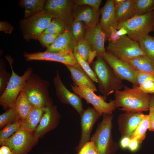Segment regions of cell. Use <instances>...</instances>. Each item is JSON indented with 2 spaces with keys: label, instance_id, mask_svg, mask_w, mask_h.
I'll use <instances>...</instances> for the list:
<instances>
[{
  "label": "cell",
  "instance_id": "cell-1",
  "mask_svg": "<svg viewBox=\"0 0 154 154\" xmlns=\"http://www.w3.org/2000/svg\"><path fill=\"white\" fill-rule=\"evenodd\" d=\"M123 90L114 93V100L116 108L133 112L149 110L151 95L143 92L137 85H133L130 88L123 84Z\"/></svg>",
  "mask_w": 154,
  "mask_h": 154
},
{
  "label": "cell",
  "instance_id": "cell-2",
  "mask_svg": "<svg viewBox=\"0 0 154 154\" xmlns=\"http://www.w3.org/2000/svg\"><path fill=\"white\" fill-rule=\"evenodd\" d=\"M91 67L97 80L99 91L105 99L123 88L122 80L102 57L97 56L95 61L92 63Z\"/></svg>",
  "mask_w": 154,
  "mask_h": 154
},
{
  "label": "cell",
  "instance_id": "cell-3",
  "mask_svg": "<svg viewBox=\"0 0 154 154\" xmlns=\"http://www.w3.org/2000/svg\"><path fill=\"white\" fill-rule=\"evenodd\" d=\"M49 86L48 82L35 73H32L27 78L23 89L33 107H46L53 105L49 94Z\"/></svg>",
  "mask_w": 154,
  "mask_h": 154
},
{
  "label": "cell",
  "instance_id": "cell-4",
  "mask_svg": "<svg viewBox=\"0 0 154 154\" xmlns=\"http://www.w3.org/2000/svg\"><path fill=\"white\" fill-rule=\"evenodd\" d=\"M103 115V119L91 137L90 141L94 143L97 154H114L117 146L112 138L113 116L111 114Z\"/></svg>",
  "mask_w": 154,
  "mask_h": 154
},
{
  "label": "cell",
  "instance_id": "cell-5",
  "mask_svg": "<svg viewBox=\"0 0 154 154\" xmlns=\"http://www.w3.org/2000/svg\"><path fill=\"white\" fill-rule=\"evenodd\" d=\"M122 27L127 32V36L138 42L149 35L154 29V11L142 15H135L126 21L118 25L117 30Z\"/></svg>",
  "mask_w": 154,
  "mask_h": 154
},
{
  "label": "cell",
  "instance_id": "cell-6",
  "mask_svg": "<svg viewBox=\"0 0 154 154\" xmlns=\"http://www.w3.org/2000/svg\"><path fill=\"white\" fill-rule=\"evenodd\" d=\"M7 58L11 66V76L5 91L0 97V105L6 110L15 105L18 95L23 89L27 79L33 71L32 68L29 67L22 76H19L13 70L11 59L8 56Z\"/></svg>",
  "mask_w": 154,
  "mask_h": 154
},
{
  "label": "cell",
  "instance_id": "cell-7",
  "mask_svg": "<svg viewBox=\"0 0 154 154\" xmlns=\"http://www.w3.org/2000/svg\"><path fill=\"white\" fill-rule=\"evenodd\" d=\"M38 141L33 132L20 127L0 144L9 147L13 154H28L37 144Z\"/></svg>",
  "mask_w": 154,
  "mask_h": 154
},
{
  "label": "cell",
  "instance_id": "cell-8",
  "mask_svg": "<svg viewBox=\"0 0 154 154\" xmlns=\"http://www.w3.org/2000/svg\"><path fill=\"white\" fill-rule=\"evenodd\" d=\"M53 17L44 10L38 12L22 21L24 38L27 40H38L47 28Z\"/></svg>",
  "mask_w": 154,
  "mask_h": 154
},
{
  "label": "cell",
  "instance_id": "cell-9",
  "mask_svg": "<svg viewBox=\"0 0 154 154\" xmlns=\"http://www.w3.org/2000/svg\"><path fill=\"white\" fill-rule=\"evenodd\" d=\"M106 51L121 60L124 57L131 58L145 55L138 42L127 36H122L116 43L108 42Z\"/></svg>",
  "mask_w": 154,
  "mask_h": 154
},
{
  "label": "cell",
  "instance_id": "cell-10",
  "mask_svg": "<svg viewBox=\"0 0 154 154\" xmlns=\"http://www.w3.org/2000/svg\"><path fill=\"white\" fill-rule=\"evenodd\" d=\"M71 90L74 93L84 98L88 104L92 105L93 108L101 115L111 114L116 108L114 100L106 102V99L103 96H98L92 90L87 88L71 85Z\"/></svg>",
  "mask_w": 154,
  "mask_h": 154
},
{
  "label": "cell",
  "instance_id": "cell-11",
  "mask_svg": "<svg viewBox=\"0 0 154 154\" xmlns=\"http://www.w3.org/2000/svg\"><path fill=\"white\" fill-rule=\"evenodd\" d=\"M74 1L48 0L46 1L44 10L50 14L53 18L64 22L68 28H71L73 21L72 9Z\"/></svg>",
  "mask_w": 154,
  "mask_h": 154
},
{
  "label": "cell",
  "instance_id": "cell-12",
  "mask_svg": "<svg viewBox=\"0 0 154 154\" xmlns=\"http://www.w3.org/2000/svg\"><path fill=\"white\" fill-rule=\"evenodd\" d=\"M101 57L110 66L116 76L121 80L128 81L133 85L139 86L136 79V70L128 62L117 58L107 51Z\"/></svg>",
  "mask_w": 154,
  "mask_h": 154
},
{
  "label": "cell",
  "instance_id": "cell-13",
  "mask_svg": "<svg viewBox=\"0 0 154 154\" xmlns=\"http://www.w3.org/2000/svg\"><path fill=\"white\" fill-rule=\"evenodd\" d=\"M53 82L56 95L61 102L71 106L80 116L84 110L82 98L67 89L62 82L58 70L54 77Z\"/></svg>",
  "mask_w": 154,
  "mask_h": 154
},
{
  "label": "cell",
  "instance_id": "cell-14",
  "mask_svg": "<svg viewBox=\"0 0 154 154\" xmlns=\"http://www.w3.org/2000/svg\"><path fill=\"white\" fill-rule=\"evenodd\" d=\"M60 117L56 106L46 107L40 121L33 132L35 137L38 139L55 128L59 123Z\"/></svg>",
  "mask_w": 154,
  "mask_h": 154
},
{
  "label": "cell",
  "instance_id": "cell-15",
  "mask_svg": "<svg viewBox=\"0 0 154 154\" xmlns=\"http://www.w3.org/2000/svg\"><path fill=\"white\" fill-rule=\"evenodd\" d=\"M101 116L93 108L88 107L80 116L81 136L78 145L75 149L79 152L83 146L90 141V135L93 127Z\"/></svg>",
  "mask_w": 154,
  "mask_h": 154
},
{
  "label": "cell",
  "instance_id": "cell-16",
  "mask_svg": "<svg viewBox=\"0 0 154 154\" xmlns=\"http://www.w3.org/2000/svg\"><path fill=\"white\" fill-rule=\"evenodd\" d=\"M27 61L34 60H44L56 62L65 65L73 66L78 62L73 55V52H51L46 51L31 53L25 52L24 55Z\"/></svg>",
  "mask_w": 154,
  "mask_h": 154
},
{
  "label": "cell",
  "instance_id": "cell-17",
  "mask_svg": "<svg viewBox=\"0 0 154 154\" xmlns=\"http://www.w3.org/2000/svg\"><path fill=\"white\" fill-rule=\"evenodd\" d=\"M105 38L99 23L95 26L86 27L84 39L91 50L96 52L97 56H102L107 51L104 46Z\"/></svg>",
  "mask_w": 154,
  "mask_h": 154
},
{
  "label": "cell",
  "instance_id": "cell-18",
  "mask_svg": "<svg viewBox=\"0 0 154 154\" xmlns=\"http://www.w3.org/2000/svg\"><path fill=\"white\" fill-rule=\"evenodd\" d=\"M101 17L100 27L105 35V41L108 40L111 33L110 28L117 30L118 23L115 15V8L114 0H108L104 6L100 9Z\"/></svg>",
  "mask_w": 154,
  "mask_h": 154
},
{
  "label": "cell",
  "instance_id": "cell-19",
  "mask_svg": "<svg viewBox=\"0 0 154 154\" xmlns=\"http://www.w3.org/2000/svg\"><path fill=\"white\" fill-rule=\"evenodd\" d=\"M146 115L142 112H126L119 116V129L123 137H130Z\"/></svg>",
  "mask_w": 154,
  "mask_h": 154
},
{
  "label": "cell",
  "instance_id": "cell-20",
  "mask_svg": "<svg viewBox=\"0 0 154 154\" xmlns=\"http://www.w3.org/2000/svg\"><path fill=\"white\" fill-rule=\"evenodd\" d=\"M77 42L73 37L71 28L60 34L46 51L54 53L73 52Z\"/></svg>",
  "mask_w": 154,
  "mask_h": 154
},
{
  "label": "cell",
  "instance_id": "cell-21",
  "mask_svg": "<svg viewBox=\"0 0 154 154\" xmlns=\"http://www.w3.org/2000/svg\"><path fill=\"white\" fill-rule=\"evenodd\" d=\"M71 74L72 79L75 85L78 86L87 88L94 92L97 91L93 81L78 63L75 65H65Z\"/></svg>",
  "mask_w": 154,
  "mask_h": 154
},
{
  "label": "cell",
  "instance_id": "cell-22",
  "mask_svg": "<svg viewBox=\"0 0 154 154\" xmlns=\"http://www.w3.org/2000/svg\"><path fill=\"white\" fill-rule=\"evenodd\" d=\"M45 107H35L25 117L21 118V127L28 131L34 132L39 124Z\"/></svg>",
  "mask_w": 154,
  "mask_h": 154
},
{
  "label": "cell",
  "instance_id": "cell-23",
  "mask_svg": "<svg viewBox=\"0 0 154 154\" xmlns=\"http://www.w3.org/2000/svg\"><path fill=\"white\" fill-rule=\"evenodd\" d=\"M121 60L128 62L136 71L154 74V62L145 55L133 57H124Z\"/></svg>",
  "mask_w": 154,
  "mask_h": 154
},
{
  "label": "cell",
  "instance_id": "cell-24",
  "mask_svg": "<svg viewBox=\"0 0 154 154\" xmlns=\"http://www.w3.org/2000/svg\"><path fill=\"white\" fill-rule=\"evenodd\" d=\"M100 15V10H96L90 6L78 11L75 14L74 19L83 22L86 27H88L99 23Z\"/></svg>",
  "mask_w": 154,
  "mask_h": 154
},
{
  "label": "cell",
  "instance_id": "cell-25",
  "mask_svg": "<svg viewBox=\"0 0 154 154\" xmlns=\"http://www.w3.org/2000/svg\"><path fill=\"white\" fill-rule=\"evenodd\" d=\"M135 0H126L115 8V15L118 24L124 22L136 15L134 7Z\"/></svg>",
  "mask_w": 154,
  "mask_h": 154
},
{
  "label": "cell",
  "instance_id": "cell-26",
  "mask_svg": "<svg viewBox=\"0 0 154 154\" xmlns=\"http://www.w3.org/2000/svg\"><path fill=\"white\" fill-rule=\"evenodd\" d=\"M45 3L44 0H21L20 3L25 9V19L44 11Z\"/></svg>",
  "mask_w": 154,
  "mask_h": 154
},
{
  "label": "cell",
  "instance_id": "cell-27",
  "mask_svg": "<svg viewBox=\"0 0 154 154\" xmlns=\"http://www.w3.org/2000/svg\"><path fill=\"white\" fill-rule=\"evenodd\" d=\"M15 105L21 118L26 117L34 108L26 96L23 89L18 95Z\"/></svg>",
  "mask_w": 154,
  "mask_h": 154
},
{
  "label": "cell",
  "instance_id": "cell-28",
  "mask_svg": "<svg viewBox=\"0 0 154 154\" xmlns=\"http://www.w3.org/2000/svg\"><path fill=\"white\" fill-rule=\"evenodd\" d=\"M138 42L145 55L154 62V37L148 35Z\"/></svg>",
  "mask_w": 154,
  "mask_h": 154
},
{
  "label": "cell",
  "instance_id": "cell-29",
  "mask_svg": "<svg viewBox=\"0 0 154 154\" xmlns=\"http://www.w3.org/2000/svg\"><path fill=\"white\" fill-rule=\"evenodd\" d=\"M20 118L15 105L8 108L0 115V128L2 129Z\"/></svg>",
  "mask_w": 154,
  "mask_h": 154
},
{
  "label": "cell",
  "instance_id": "cell-30",
  "mask_svg": "<svg viewBox=\"0 0 154 154\" xmlns=\"http://www.w3.org/2000/svg\"><path fill=\"white\" fill-rule=\"evenodd\" d=\"M149 116L148 115H146L130 136L131 139H135L139 143H141L145 137L146 132L147 130L149 129Z\"/></svg>",
  "mask_w": 154,
  "mask_h": 154
},
{
  "label": "cell",
  "instance_id": "cell-31",
  "mask_svg": "<svg viewBox=\"0 0 154 154\" xmlns=\"http://www.w3.org/2000/svg\"><path fill=\"white\" fill-rule=\"evenodd\" d=\"M70 28L68 27L62 21L53 18L49 25L43 33L61 34Z\"/></svg>",
  "mask_w": 154,
  "mask_h": 154
},
{
  "label": "cell",
  "instance_id": "cell-32",
  "mask_svg": "<svg viewBox=\"0 0 154 154\" xmlns=\"http://www.w3.org/2000/svg\"><path fill=\"white\" fill-rule=\"evenodd\" d=\"M154 0H135L134 7L136 15L146 14L153 10Z\"/></svg>",
  "mask_w": 154,
  "mask_h": 154
},
{
  "label": "cell",
  "instance_id": "cell-33",
  "mask_svg": "<svg viewBox=\"0 0 154 154\" xmlns=\"http://www.w3.org/2000/svg\"><path fill=\"white\" fill-rule=\"evenodd\" d=\"M21 120L20 118L17 121L8 125L1 130L0 143L16 133L21 127Z\"/></svg>",
  "mask_w": 154,
  "mask_h": 154
},
{
  "label": "cell",
  "instance_id": "cell-34",
  "mask_svg": "<svg viewBox=\"0 0 154 154\" xmlns=\"http://www.w3.org/2000/svg\"><path fill=\"white\" fill-rule=\"evenodd\" d=\"M85 23L83 22L74 19L71 26L72 34L77 42L84 39L85 30L86 27H85Z\"/></svg>",
  "mask_w": 154,
  "mask_h": 154
},
{
  "label": "cell",
  "instance_id": "cell-35",
  "mask_svg": "<svg viewBox=\"0 0 154 154\" xmlns=\"http://www.w3.org/2000/svg\"><path fill=\"white\" fill-rule=\"evenodd\" d=\"M73 54L78 63L90 78L93 82L98 83L97 80L94 72L90 66L88 62L85 61L81 57L78 52L76 46L74 49Z\"/></svg>",
  "mask_w": 154,
  "mask_h": 154
},
{
  "label": "cell",
  "instance_id": "cell-36",
  "mask_svg": "<svg viewBox=\"0 0 154 154\" xmlns=\"http://www.w3.org/2000/svg\"><path fill=\"white\" fill-rule=\"evenodd\" d=\"M4 65L0 63V94L1 96L5 91L11 75L7 72L5 68Z\"/></svg>",
  "mask_w": 154,
  "mask_h": 154
},
{
  "label": "cell",
  "instance_id": "cell-37",
  "mask_svg": "<svg viewBox=\"0 0 154 154\" xmlns=\"http://www.w3.org/2000/svg\"><path fill=\"white\" fill-rule=\"evenodd\" d=\"M60 35L42 33L39 37L38 40L43 46L47 48L53 43Z\"/></svg>",
  "mask_w": 154,
  "mask_h": 154
},
{
  "label": "cell",
  "instance_id": "cell-38",
  "mask_svg": "<svg viewBox=\"0 0 154 154\" xmlns=\"http://www.w3.org/2000/svg\"><path fill=\"white\" fill-rule=\"evenodd\" d=\"M76 47L81 57L85 61L88 62L89 53L91 50L89 46L83 39L77 42Z\"/></svg>",
  "mask_w": 154,
  "mask_h": 154
},
{
  "label": "cell",
  "instance_id": "cell-39",
  "mask_svg": "<svg viewBox=\"0 0 154 154\" xmlns=\"http://www.w3.org/2000/svg\"><path fill=\"white\" fill-rule=\"evenodd\" d=\"M135 77L139 86L147 80L154 81V74L145 72L136 71Z\"/></svg>",
  "mask_w": 154,
  "mask_h": 154
},
{
  "label": "cell",
  "instance_id": "cell-40",
  "mask_svg": "<svg viewBox=\"0 0 154 154\" xmlns=\"http://www.w3.org/2000/svg\"><path fill=\"white\" fill-rule=\"evenodd\" d=\"M102 2L101 0H76L74 1V3L77 5H87L93 9L99 10V7Z\"/></svg>",
  "mask_w": 154,
  "mask_h": 154
},
{
  "label": "cell",
  "instance_id": "cell-41",
  "mask_svg": "<svg viewBox=\"0 0 154 154\" xmlns=\"http://www.w3.org/2000/svg\"><path fill=\"white\" fill-rule=\"evenodd\" d=\"M78 154H97L96 147L91 141L86 143L79 151Z\"/></svg>",
  "mask_w": 154,
  "mask_h": 154
},
{
  "label": "cell",
  "instance_id": "cell-42",
  "mask_svg": "<svg viewBox=\"0 0 154 154\" xmlns=\"http://www.w3.org/2000/svg\"><path fill=\"white\" fill-rule=\"evenodd\" d=\"M140 89L145 93L154 94V81L148 80L139 86Z\"/></svg>",
  "mask_w": 154,
  "mask_h": 154
},
{
  "label": "cell",
  "instance_id": "cell-43",
  "mask_svg": "<svg viewBox=\"0 0 154 154\" xmlns=\"http://www.w3.org/2000/svg\"><path fill=\"white\" fill-rule=\"evenodd\" d=\"M13 27L10 24L5 21L0 22V31H4L7 34H11L13 30Z\"/></svg>",
  "mask_w": 154,
  "mask_h": 154
},
{
  "label": "cell",
  "instance_id": "cell-44",
  "mask_svg": "<svg viewBox=\"0 0 154 154\" xmlns=\"http://www.w3.org/2000/svg\"><path fill=\"white\" fill-rule=\"evenodd\" d=\"M149 111V113L148 115L149 125L148 129L150 131H154V107L150 106Z\"/></svg>",
  "mask_w": 154,
  "mask_h": 154
},
{
  "label": "cell",
  "instance_id": "cell-45",
  "mask_svg": "<svg viewBox=\"0 0 154 154\" xmlns=\"http://www.w3.org/2000/svg\"><path fill=\"white\" fill-rule=\"evenodd\" d=\"M110 29L111 33L108 40V42L114 43L119 39L121 37L117 35V30L114 29L113 27H111Z\"/></svg>",
  "mask_w": 154,
  "mask_h": 154
},
{
  "label": "cell",
  "instance_id": "cell-46",
  "mask_svg": "<svg viewBox=\"0 0 154 154\" xmlns=\"http://www.w3.org/2000/svg\"><path fill=\"white\" fill-rule=\"evenodd\" d=\"M139 143L136 139H131L128 147L130 151H134L138 149Z\"/></svg>",
  "mask_w": 154,
  "mask_h": 154
},
{
  "label": "cell",
  "instance_id": "cell-47",
  "mask_svg": "<svg viewBox=\"0 0 154 154\" xmlns=\"http://www.w3.org/2000/svg\"><path fill=\"white\" fill-rule=\"evenodd\" d=\"M130 140V137L127 136L123 137L120 142L121 147L123 148H125L128 147Z\"/></svg>",
  "mask_w": 154,
  "mask_h": 154
},
{
  "label": "cell",
  "instance_id": "cell-48",
  "mask_svg": "<svg viewBox=\"0 0 154 154\" xmlns=\"http://www.w3.org/2000/svg\"><path fill=\"white\" fill-rule=\"evenodd\" d=\"M0 154H13L10 149L6 146L3 145L0 148Z\"/></svg>",
  "mask_w": 154,
  "mask_h": 154
},
{
  "label": "cell",
  "instance_id": "cell-49",
  "mask_svg": "<svg viewBox=\"0 0 154 154\" xmlns=\"http://www.w3.org/2000/svg\"><path fill=\"white\" fill-rule=\"evenodd\" d=\"M97 56V54L96 52L91 50L89 53L88 63L90 65L93 61L94 58Z\"/></svg>",
  "mask_w": 154,
  "mask_h": 154
},
{
  "label": "cell",
  "instance_id": "cell-50",
  "mask_svg": "<svg viewBox=\"0 0 154 154\" xmlns=\"http://www.w3.org/2000/svg\"><path fill=\"white\" fill-rule=\"evenodd\" d=\"M117 33L119 36L122 37L127 34V32L124 28L122 27L117 30Z\"/></svg>",
  "mask_w": 154,
  "mask_h": 154
},
{
  "label": "cell",
  "instance_id": "cell-51",
  "mask_svg": "<svg viewBox=\"0 0 154 154\" xmlns=\"http://www.w3.org/2000/svg\"><path fill=\"white\" fill-rule=\"evenodd\" d=\"M126 0H114V2L115 8L122 4Z\"/></svg>",
  "mask_w": 154,
  "mask_h": 154
},
{
  "label": "cell",
  "instance_id": "cell-52",
  "mask_svg": "<svg viewBox=\"0 0 154 154\" xmlns=\"http://www.w3.org/2000/svg\"><path fill=\"white\" fill-rule=\"evenodd\" d=\"M150 106L154 107V94L151 95L149 102Z\"/></svg>",
  "mask_w": 154,
  "mask_h": 154
},
{
  "label": "cell",
  "instance_id": "cell-53",
  "mask_svg": "<svg viewBox=\"0 0 154 154\" xmlns=\"http://www.w3.org/2000/svg\"><path fill=\"white\" fill-rule=\"evenodd\" d=\"M153 34H154V29H153Z\"/></svg>",
  "mask_w": 154,
  "mask_h": 154
},
{
  "label": "cell",
  "instance_id": "cell-54",
  "mask_svg": "<svg viewBox=\"0 0 154 154\" xmlns=\"http://www.w3.org/2000/svg\"><path fill=\"white\" fill-rule=\"evenodd\" d=\"M153 10L154 11V7H153Z\"/></svg>",
  "mask_w": 154,
  "mask_h": 154
}]
</instances>
